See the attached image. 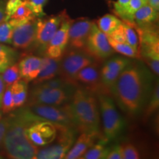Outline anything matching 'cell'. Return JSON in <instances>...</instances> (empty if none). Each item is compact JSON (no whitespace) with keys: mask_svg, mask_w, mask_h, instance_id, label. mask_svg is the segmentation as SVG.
<instances>
[{"mask_svg":"<svg viewBox=\"0 0 159 159\" xmlns=\"http://www.w3.org/2000/svg\"><path fill=\"white\" fill-rule=\"evenodd\" d=\"M153 76L140 61H133L123 70L111 89L116 105L130 118L144 111L153 89Z\"/></svg>","mask_w":159,"mask_h":159,"instance_id":"1","label":"cell"},{"mask_svg":"<svg viewBox=\"0 0 159 159\" xmlns=\"http://www.w3.org/2000/svg\"><path fill=\"white\" fill-rule=\"evenodd\" d=\"M9 116V126L2 146L5 156L12 159H34L39 148L29 140L26 131L31 125L43 118L35 114L27 106L21 107Z\"/></svg>","mask_w":159,"mask_h":159,"instance_id":"2","label":"cell"},{"mask_svg":"<svg viewBox=\"0 0 159 159\" xmlns=\"http://www.w3.org/2000/svg\"><path fill=\"white\" fill-rule=\"evenodd\" d=\"M69 106L77 132L101 133L100 112L96 94L82 87H76Z\"/></svg>","mask_w":159,"mask_h":159,"instance_id":"3","label":"cell"},{"mask_svg":"<svg viewBox=\"0 0 159 159\" xmlns=\"http://www.w3.org/2000/svg\"><path fill=\"white\" fill-rule=\"evenodd\" d=\"M97 97L102 117L103 136L108 142L114 140L124 132L126 123L116 109V103L111 95L99 94Z\"/></svg>","mask_w":159,"mask_h":159,"instance_id":"4","label":"cell"},{"mask_svg":"<svg viewBox=\"0 0 159 159\" xmlns=\"http://www.w3.org/2000/svg\"><path fill=\"white\" fill-rule=\"evenodd\" d=\"M57 136L47 146L39 148L34 159H61L72 147L77 130L75 128L55 125Z\"/></svg>","mask_w":159,"mask_h":159,"instance_id":"5","label":"cell"},{"mask_svg":"<svg viewBox=\"0 0 159 159\" xmlns=\"http://www.w3.org/2000/svg\"><path fill=\"white\" fill-rule=\"evenodd\" d=\"M97 61L85 49H66L60 61L58 76L75 86V77L77 73Z\"/></svg>","mask_w":159,"mask_h":159,"instance_id":"6","label":"cell"},{"mask_svg":"<svg viewBox=\"0 0 159 159\" xmlns=\"http://www.w3.org/2000/svg\"><path fill=\"white\" fill-rule=\"evenodd\" d=\"M75 89V86L52 88L41 83L33 85L27 96V106L33 105H59L65 104L70 101Z\"/></svg>","mask_w":159,"mask_h":159,"instance_id":"7","label":"cell"},{"mask_svg":"<svg viewBox=\"0 0 159 159\" xmlns=\"http://www.w3.org/2000/svg\"><path fill=\"white\" fill-rule=\"evenodd\" d=\"M152 25L139 27V48L144 63L156 75L159 74V37L158 30Z\"/></svg>","mask_w":159,"mask_h":159,"instance_id":"8","label":"cell"},{"mask_svg":"<svg viewBox=\"0 0 159 159\" xmlns=\"http://www.w3.org/2000/svg\"><path fill=\"white\" fill-rule=\"evenodd\" d=\"M27 107L37 116L55 125L75 128L71 116L69 102L59 105H33Z\"/></svg>","mask_w":159,"mask_h":159,"instance_id":"9","label":"cell"},{"mask_svg":"<svg viewBox=\"0 0 159 159\" xmlns=\"http://www.w3.org/2000/svg\"><path fill=\"white\" fill-rule=\"evenodd\" d=\"M67 17H69V16L64 10L57 15L46 18H38L35 47L44 52L49 41Z\"/></svg>","mask_w":159,"mask_h":159,"instance_id":"10","label":"cell"},{"mask_svg":"<svg viewBox=\"0 0 159 159\" xmlns=\"http://www.w3.org/2000/svg\"><path fill=\"white\" fill-rule=\"evenodd\" d=\"M85 50L98 62L105 61L114 53L107 35L98 28L95 22L93 23L87 39Z\"/></svg>","mask_w":159,"mask_h":159,"instance_id":"11","label":"cell"},{"mask_svg":"<svg viewBox=\"0 0 159 159\" xmlns=\"http://www.w3.org/2000/svg\"><path fill=\"white\" fill-rule=\"evenodd\" d=\"M99 68L100 66L97 61L81 69L75 77V86L82 87L96 95L99 94L111 95L101 82Z\"/></svg>","mask_w":159,"mask_h":159,"instance_id":"12","label":"cell"},{"mask_svg":"<svg viewBox=\"0 0 159 159\" xmlns=\"http://www.w3.org/2000/svg\"><path fill=\"white\" fill-rule=\"evenodd\" d=\"M26 133L29 140L39 148L51 144L57 136L55 125L44 119L31 125Z\"/></svg>","mask_w":159,"mask_h":159,"instance_id":"13","label":"cell"},{"mask_svg":"<svg viewBox=\"0 0 159 159\" xmlns=\"http://www.w3.org/2000/svg\"><path fill=\"white\" fill-rule=\"evenodd\" d=\"M131 60L121 56L110 57L99 68L101 82L105 89L111 91V89L116 82L120 73L130 63Z\"/></svg>","mask_w":159,"mask_h":159,"instance_id":"14","label":"cell"},{"mask_svg":"<svg viewBox=\"0 0 159 159\" xmlns=\"http://www.w3.org/2000/svg\"><path fill=\"white\" fill-rule=\"evenodd\" d=\"M73 21L69 17H67L61 24L52 39L46 47L45 56L54 59H61L66 49L68 47L69 30Z\"/></svg>","mask_w":159,"mask_h":159,"instance_id":"15","label":"cell"},{"mask_svg":"<svg viewBox=\"0 0 159 159\" xmlns=\"http://www.w3.org/2000/svg\"><path fill=\"white\" fill-rule=\"evenodd\" d=\"M37 18L14 27L11 44L19 49H29L34 45L36 35Z\"/></svg>","mask_w":159,"mask_h":159,"instance_id":"16","label":"cell"},{"mask_svg":"<svg viewBox=\"0 0 159 159\" xmlns=\"http://www.w3.org/2000/svg\"><path fill=\"white\" fill-rule=\"evenodd\" d=\"M94 21L88 19L73 20L69 30L68 47L71 49H85L87 39Z\"/></svg>","mask_w":159,"mask_h":159,"instance_id":"17","label":"cell"},{"mask_svg":"<svg viewBox=\"0 0 159 159\" xmlns=\"http://www.w3.org/2000/svg\"><path fill=\"white\" fill-rule=\"evenodd\" d=\"M105 139L101 133H82L66 155V159L81 158L86 151L99 139Z\"/></svg>","mask_w":159,"mask_h":159,"instance_id":"18","label":"cell"},{"mask_svg":"<svg viewBox=\"0 0 159 159\" xmlns=\"http://www.w3.org/2000/svg\"><path fill=\"white\" fill-rule=\"evenodd\" d=\"M18 63L21 79L27 83L32 82L36 78L41 71L43 63V57L27 55Z\"/></svg>","mask_w":159,"mask_h":159,"instance_id":"19","label":"cell"},{"mask_svg":"<svg viewBox=\"0 0 159 159\" xmlns=\"http://www.w3.org/2000/svg\"><path fill=\"white\" fill-rule=\"evenodd\" d=\"M61 59H54L52 57L43 56V63L41 71L36 78L32 81L33 85H38L58 76Z\"/></svg>","mask_w":159,"mask_h":159,"instance_id":"20","label":"cell"},{"mask_svg":"<svg viewBox=\"0 0 159 159\" xmlns=\"http://www.w3.org/2000/svg\"><path fill=\"white\" fill-rule=\"evenodd\" d=\"M158 13L148 3H145L135 13L133 17V23L136 24L137 27L152 25L158 20Z\"/></svg>","mask_w":159,"mask_h":159,"instance_id":"21","label":"cell"},{"mask_svg":"<svg viewBox=\"0 0 159 159\" xmlns=\"http://www.w3.org/2000/svg\"><path fill=\"white\" fill-rule=\"evenodd\" d=\"M27 83H28L21 79L11 86L12 97L16 109L22 107L27 102L28 96Z\"/></svg>","mask_w":159,"mask_h":159,"instance_id":"22","label":"cell"},{"mask_svg":"<svg viewBox=\"0 0 159 159\" xmlns=\"http://www.w3.org/2000/svg\"><path fill=\"white\" fill-rule=\"evenodd\" d=\"M108 141L105 139H99L94 143L80 159H105L110 147L107 146Z\"/></svg>","mask_w":159,"mask_h":159,"instance_id":"23","label":"cell"},{"mask_svg":"<svg viewBox=\"0 0 159 159\" xmlns=\"http://www.w3.org/2000/svg\"><path fill=\"white\" fill-rule=\"evenodd\" d=\"M35 18L37 17L34 15L32 10L23 2L22 4L13 13L8 21L13 27H15Z\"/></svg>","mask_w":159,"mask_h":159,"instance_id":"24","label":"cell"},{"mask_svg":"<svg viewBox=\"0 0 159 159\" xmlns=\"http://www.w3.org/2000/svg\"><path fill=\"white\" fill-rule=\"evenodd\" d=\"M122 23V21L115 16L106 14L99 19L96 25L98 28L108 36L114 33Z\"/></svg>","mask_w":159,"mask_h":159,"instance_id":"25","label":"cell"},{"mask_svg":"<svg viewBox=\"0 0 159 159\" xmlns=\"http://www.w3.org/2000/svg\"><path fill=\"white\" fill-rule=\"evenodd\" d=\"M17 58L18 53L15 49L0 43V74L14 64Z\"/></svg>","mask_w":159,"mask_h":159,"instance_id":"26","label":"cell"},{"mask_svg":"<svg viewBox=\"0 0 159 159\" xmlns=\"http://www.w3.org/2000/svg\"><path fill=\"white\" fill-rule=\"evenodd\" d=\"M159 107V85L158 80L155 83L153 89H152V94L147 103L145 110H144V116L145 118H149L152 116L154 113L158 110Z\"/></svg>","mask_w":159,"mask_h":159,"instance_id":"27","label":"cell"},{"mask_svg":"<svg viewBox=\"0 0 159 159\" xmlns=\"http://www.w3.org/2000/svg\"><path fill=\"white\" fill-rule=\"evenodd\" d=\"M1 75L5 88L11 87L16 82L21 79L19 63H15L14 64L8 68L6 69Z\"/></svg>","mask_w":159,"mask_h":159,"instance_id":"28","label":"cell"},{"mask_svg":"<svg viewBox=\"0 0 159 159\" xmlns=\"http://www.w3.org/2000/svg\"><path fill=\"white\" fill-rule=\"evenodd\" d=\"M108 39L111 47H112V49H114V52H119V54L128 57H133V58H135V57H138V51L134 49L131 46L128 44L127 43L118 42V41H114V40H113L109 37H108Z\"/></svg>","mask_w":159,"mask_h":159,"instance_id":"29","label":"cell"},{"mask_svg":"<svg viewBox=\"0 0 159 159\" xmlns=\"http://www.w3.org/2000/svg\"><path fill=\"white\" fill-rule=\"evenodd\" d=\"M123 29H124V33L125 37V41L126 43L133 47L134 49L138 51L139 49V35L137 34L136 31L133 27L132 23L128 21H123Z\"/></svg>","mask_w":159,"mask_h":159,"instance_id":"30","label":"cell"},{"mask_svg":"<svg viewBox=\"0 0 159 159\" xmlns=\"http://www.w3.org/2000/svg\"><path fill=\"white\" fill-rule=\"evenodd\" d=\"M0 108L2 109L3 114H10L13 111L16 110L14 103H13V97H12L11 87L5 88L1 100V106Z\"/></svg>","mask_w":159,"mask_h":159,"instance_id":"31","label":"cell"},{"mask_svg":"<svg viewBox=\"0 0 159 159\" xmlns=\"http://www.w3.org/2000/svg\"><path fill=\"white\" fill-rule=\"evenodd\" d=\"M14 27L8 21H4L0 24V43L11 44Z\"/></svg>","mask_w":159,"mask_h":159,"instance_id":"32","label":"cell"},{"mask_svg":"<svg viewBox=\"0 0 159 159\" xmlns=\"http://www.w3.org/2000/svg\"><path fill=\"white\" fill-rule=\"evenodd\" d=\"M23 2L32 10L37 18L45 16L43 7L48 0H23Z\"/></svg>","mask_w":159,"mask_h":159,"instance_id":"33","label":"cell"},{"mask_svg":"<svg viewBox=\"0 0 159 159\" xmlns=\"http://www.w3.org/2000/svg\"><path fill=\"white\" fill-rule=\"evenodd\" d=\"M145 4L143 0H130L128 5L127 6L123 16V21H128L133 22V17L135 13Z\"/></svg>","mask_w":159,"mask_h":159,"instance_id":"34","label":"cell"},{"mask_svg":"<svg viewBox=\"0 0 159 159\" xmlns=\"http://www.w3.org/2000/svg\"><path fill=\"white\" fill-rule=\"evenodd\" d=\"M122 159H138L140 158V154L136 147L130 143L122 145Z\"/></svg>","mask_w":159,"mask_h":159,"instance_id":"35","label":"cell"},{"mask_svg":"<svg viewBox=\"0 0 159 159\" xmlns=\"http://www.w3.org/2000/svg\"><path fill=\"white\" fill-rule=\"evenodd\" d=\"M23 2V0H7L5 5L6 21H8L13 13Z\"/></svg>","mask_w":159,"mask_h":159,"instance_id":"36","label":"cell"},{"mask_svg":"<svg viewBox=\"0 0 159 159\" xmlns=\"http://www.w3.org/2000/svg\"><path fill=\"white\" fill-rule=\"evenodd\" d=\"M105 159H122V145H114L110 148Z\"/></svg>","mask_w":159,"mask_h":159,"instance_id":"37","label":"cell"},{"mask_svg":"<svg viewBox=\"0 0 159 159\" xmlns=\"http://www.w3.org/2000/svg\"><path fill=\"white\" fill-rule=\"evenodd\" d=\"M129 2H130V0H117L116 2L114 3V9L116 14L122 19L124 16L125 11L127 6L128 5Z\"/></svg>","mask_w":159,"mask_h":159,"instance_id":"38","label":"cell"},{"mask_svg":"<svg viewBox=\"0 0 159 159\" xmlns=\"http://www.w3.org/2000/svg\"><path fill=\"white\" fill-rule=\"evenodd\" d=\"M108 37L111 38L114 41H118V42L126 43L125 41V37L124 33V29H123V23L121 24V25L115 30L114 33H112L110 35H108Z\"/></svg>","mask_w":159,"mask_h":159,"instance_id":"39","label":"cell"},{"mask_svg":"<svg viewBox=\"0 0 159 159\" xmlns=\"http://www.w3.org/2000/svg\"><path fill=\"white\" fill-rule=\"evenodd\" d=\"M10 123V116H7L5 118L0 119V148L2 146V142L4 137L6 134V131L9 126Z\"/></svg>","mask_w":159,"mask_h":159,"instance_id":"40","label":"cell"},{"mask_svg":"<svg viewBox=\"0 0 159 159\" xmlns=\"http://www.w3.org/2000/svg\"><path fill=\"white\" fill-rule=\"evenodd\" d=\"M5 5V0H0V24L4 21H6Z\"/></svg>","mask_w":159,"mask_h":159,"instance_id":"41","label":"cell"},{"mask_svg":"<svg viewBox=\"0 0 159 159\" xmlns=\"http://www.w3.org/2000/svg\"><path fill=\"white\" fill-rule=\"evenodd\" d=\"M149 5H150L151 7L153 8L155 11H158L159 10V0H148V2Z\"/></svg>","mask_w":159,"mask_h":159,"instance_id":"42","label":"cell"},{"mask_svg":"<svg viewBox=\"0 0 159 159\" xmlns=\"http://www.w3.org/2000/svg\"><path fill=\"white\" fill-rule=\"evenodd\" d=\"M5 84H4L2 78V75H0V106H1L2 97V95H3L4 91H5Z\"/></svg>","mask_w":159,"mask_h":159,"instance_id":"43","label":"cell"},{"mask_svg":"<svg viewBox=\"0 0 159 159\" xmlns=\"http://www.w3.org/2000/svg\"><path fill=\"white\" fill-rule=\"evenodd\" d=\"M2 114H3L2 111H0V119H1L2 118Z\"/></svg>","mask_w":159,"mask_h":159,"instance_id":"44","label":"cell"},{"mask_svg":"<svg viewBox=\"0 0 159 159\" xmlns=\"http://www.w3.org/2000/svg\"><path fill=\"white\" fill-rule=\"evenodd\" d=\"M148 0H143V2H144V3H147V2H148Z\"/></svg>","mask_w":159,"mask_h":159,"instance_id":"45","label":"cell"},{"mask_svg":"<svg viewBox=\"0 0 159 159\" xmlns=\"http://www.w3.org/2000/svg\"><path fill=\"white\" fill-rule=\"evenodd\" d=\"M3 158V157H2V155L1 154H0V159H1V158Z\"/></svg>","mask_w":159,"mask_h":159,"instance_id":"46","label":"cell"}]
</instances>
